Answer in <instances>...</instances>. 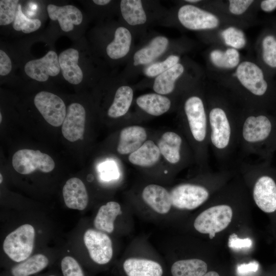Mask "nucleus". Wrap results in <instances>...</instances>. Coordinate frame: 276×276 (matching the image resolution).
<instances>
[{
    "mask_svg": "<svg viewBox=\"0 0 276 276\" xmlns=\"http://www.w3.org/2000/svg\"><path fill=\"white\" fill-rule=\"evenodd\" d=\"M213 63L216 66L226 68L236 66L239 63L240 56L238 52L234 48H229L225 52L216 50L210 55Z\"/></svg>",
    "mask_w": 276,
    "mask_h": 276,
    "instance_id": "nucleus-32",
    "label": "nucleus"
},
{
    "mask_svg": "<svg viewBox=\"0 0 276 276\" xmlns=\"http://www.w3.org/2000/svg\"><path fill=\"white\" fill-rule=\"evenodd\" d=\"M252 0H229V10L236 15L243 13L252 4Z\"/></svg>",
    "mask_w": 276,
    "mask_h": 276,
    "instance_id": "nucleus-40",
    "label": "nucleus"
},
{
    "mask_svg": "<svg viewBox=\"0 0 276 276\" xmlns=\"http://www.w3.org/2000/svg\"><path fill=\"white\" fill-rule=\"evenodd\" d=\"M186 1L189 3H197L199 2V1H198V0H187Z\"/></svg>",
    "mask_w": 276,
    "mask_h": 276,
    "instance_id": "nucleus-47",
    "label": "nucleus"
},
{
    "mask_svg": "<svg viewBox=\"0 0 276 276\" xmlns=\"http://www.w3.org/2000/svg\"><path fill=\"white\" fill-rule=\"evenodd\" d=\"M126 276H163L162 266L154 260L139 258L126 259L122 265Z\"/></svg>",
    "mask_w": 276,
    "mask_h": 276,
    "instance_id": "nucleus-18",
    "label": "nucleus"
},
{
    "mask_svg": "<svg viewBox=\"0 0 276 276\" xmlns=\"http://www.w3.org/2000/svg\"><path fill=\"white\" fill-rule=\"evenodd\" d=\"M170 193L172 205L179 210H192L204 203L210 197L205 187L194 183L178 185Z\"/></svg>",
    "mask_w": 276,
    "mask_h": 276,
    "instance_id": "nucleus-8",
    "label": "nucleus"
},
{
    "mask_svg": "<svg viewBox=\"0 0 276 276\" xmlns=\"http://www.w3.org/2000/svg\"><path fill=\"white\" fill-rule=\"evenodd\" d=\"M25 73L30 78L39 82L48 80L60 71L58 56L54 51H49L42 57L27 62L24 67Z\"/></svg>",
    "mask_w": 276,
    "mask_h": 276,
    "instance_id": "nucleus-13",
    "label": "nucleus"
},
{
    "mask_svg": "<svg viewBox=\"0 0 276 276\" xmlns=\"http://www.w3.org/2000/svg\"><path fill=\"white\" fill-rule=\"evenodd\" d=\"M146 139L147 133L143 127H126L120 132L117 151L122 155L131 154L137 150L146 142Z\"/></svg>",
    "mask_w": 276,
    "mask_h": 276,
    "instance_id": "nucleus-20",
    "label": "nucleus"
},
{
    "mask_svg": "<svg viewBox=\"0 0 276 276\" xmlns=\"http://www.w3.org/2000/svg\"><path fill=\"white\" fill-rule=\"evenodd\" d=\"M61 268L63 276H84L81 266L72 257L66 256L62 259Z\"/></svg>",
    "mask_w": 276,
    "mask_h": 276,
    "instance_id": "nucleus-38",
    "label": "nucleus"
},
{
    "mask_svg": "<svg viewBox=\"0 0 276 276\" xmlns=\"http://www.w3.org/2000/svg\"><path fill=\"white\" fill-rule=\"evenodd\" d=\"M3 181V176L2 174H0V183H1Z\"/></svg>",
    "mask_w": 276,
    "mask_h": 276,
    "instance_id": "nucleus-48",
    "label": "nucleus"
},
{
    "mask_svg": "<svg viewBox=\"0 0 276 276\" xmlns=\"http://www.w3.org/2000/svg\"><path fill=\"white\" fill-rule=\"evenodd\" d=\"M242 164L256 176L252 193L256 205L265 213L275 211L276 180L273 176L275 171L270 161L261 160Z\"/></svg>",
    "mask_w": 276,
    "mask_h": 276,
    "instance_id": "nucleus-3",
    "label": "nucleus"
},
{
    "mask_svg": "<svg viewBox=\"0 0 276 276\" xmlns=\"http://www.w3.org/2000/svg\"><path fill=\"white\" fill-rule=\"evenodd\" d=\"M121 214L120 204L109 201L99 208L94 221V226L98 230L111 233L114 230L115 219Z\"/></svg>",
    "mask_w": 276,
    "mask_h": 276,
    "instance_id": "nucleus-25",
    "label": "nucleus"
},
{
    "mask_svg": "<svg viewBox=\"0 0 276 276\" xmlns=\"http://www.w3.org/2000/svg\"><path fill=\"white\" fill-rule=\"evenodd\" d=\"M179 60V57L178 56L174 55H170L162 61L149 64L144 70V73L147 77H156L162 73L178 63Z\"/></svg>",
    "mask_w": 276,
    "mask_h": 276,
    "instance_id": "nucleus-35",
    "label": "nucleus"
},
{
    "mask_svg": "<svg viewBox=\"0 0 276 276\" xmlns=\"http://www.w3.org/2000/svg\"><path fill=\"white\" fill-rule=\"evenodd\" d=\"M120 9L124 20L131 26L140 25L147 21V16L140 0H122Z\"/></svg>",
    "mask_w": 276,
    "mask_h": 276,
    "instance_id": "nucleus-30",
    "label": "nucleus"
},
{
    "mask_svg": "<svg viewBox=\"0 0 276 276\" xmlns=\"http://www.w3.org/2000/svg\"><path fill=\"white\" fill-rule=\"evenodd\" d=\"M48 263L49 260L46 256L36 254L14 266L11 272L13 276H29L42 270Z\"/></svg>",
    "mask_w": 276,
    "mask_h": 276,
    "instance_id": "nucleus-31",
    "label": "nucleus"
},
{
    "mask_svg": "<svg viewBox=\"0 0 276 276\" xmlns=\"http://www.w3.org/2000/svg\"><path fill=\"white\" fill-rule=\"evenodd\" d=\"M132 41L129 30L125 27H119L115 31L114 38L106 47V53L112 59L125 57L129 52Z\"/></svg>",
    "mask_w": 276,
    "mask_h": 276,
    "instance_id": "nucleus-24",
    "label": "nucleus"
},
{
    "mask_svg": "<svg viewBox=\"0 0 276 276\" xmlns=\"http://www.w3.org/2000/svg\"><path fill=\"white\" fill-rule=\"evenodd\" d=\"M184 110L192 138L200 145L204 155L208 158L210 145L209 126L203 101L196 96L188 98L184 104Z\"/></svg>",
    "mask_w": 276,
    "mask_h": 276,
    "instance_id": "nucleus-4",
    "label": "nucleus"
},
{
    "mask_svg": "<svg viewBox=\"0 0 276 276\" xmlns=\"http://www.w3.org/2000/svg\"><path fill=\"white\" fill-rule=\"evenodd\" d=\"M184 67L177 63L172 67L157 76L154 81L153 88L157 94L162 95L171 93L175 88L176 80L182 74Z\"/></svg>",
    "mask_w": 276,
    "mask_h": 276,
    "instance_id": "nucleus-29",
    "label": "nucleus"
},
{
    "mask_svg": "<svg viewBox=\"0 0 276 276\" xmlns=\"http://www.w3.org/2000/svg\"><path fill=\"white\" fill-rule=\"evenodd\" d=\"M238 148L245 155L270 161L276 151V118L261 112L239 119Z\"/></svg>",
    "mask_w": 276,
    "mask_h": 276,
    "instance_id": "nucleus-1",
    "label": "nucleus"
},
{
    "mask_svg": "<svg viewBox=\"0 0 276 276\" xmlns=\"http://www.w3.org/2000/svg\"><path fill=\"white\" fill-rule=\"evenodd\" d=\"M261 9L266 12H270L276 9V0H264L260 4Z\"/></svg>",
    "mask_w": 276,
    "mask_h": 276,
    "instance_id": "nucleus-44",
    "label": "nucleus"
},
{
    "mask_svg": "<svg viewBox=\"0 0 276 276\" xmlns=\"http://www.w3.org/2000/svg\"><path fill=\"white\" fill-rule=\"evenodd\" d=\"M160 155L158 146L152 141L148 140L137 150L130 154L128 160L135 165L151 167L159 160Z\"/></svg>",
    "mask_w": 276,
    "mask_h": 276,
    "instance_id": "nucleus-26",
    "label": "nucleus"
},
{
    "mask_svg": "<svg viewBox=\"0 0 276 276\" xmlns=\"http://www.w3.org/2000/svg\"><path fill=\"white\" fill-rule=\"evenodd\" d=\"M203 276H220V275L217 272L214 270H211V271H208Z\"/></svg>",
    "mask_w": 276,
    "mask_h": 276,
    "instance_id": "nucleus-46",
    "label": "nucleus"
},
{
    "mask_svg": "<svg viewBox=\"0 0 276 276\" xmlns=\"http://www.w3.org/2000/svg\"><path fill=\"white\" fill-rule=\"evenodd\" d=\"M178 18L185 28L192 30L214 29L219 22L214 14L191 5L179 8Z\"/></svg>",
    "mask_w": 276,
    "mask_h": 276,
    "instance_id": "nucleus-12",
    "label": "nucleus"
},
{
    "mask_svg": "<svg viewBox=\"0 0 276 276\" xmlns=\"http://www.w3.org/2000/svg\"><path fill=\"white\" fill-rule=\"evenodd\" d=\"M85 117V110L81 104L73 103L68 106L62 124V133L66 140L74 142L83 139Z\"/></svg>",
    "mask_w": 276,
    "mask_h": 276,
    "instance_id": "nucleus-14",
    "label": "nucleus"
},
{
    "mask_svg": "<svg viewBox=\"0 0 276 276\" xmlns=\"http://www.w3.org/2000/svg\"><path fill=\"white\" fill-rule=\"evenodd\" d=\"M101 177L105 180H109L118 177L117 168L113 163L107 162L100 167Z\"/></svg>",
    "mask_w": 276,
    "mask_h": 276,
    "instance_id": "nucleus-41",
    "label": "nucleus"
},
{
    "mask_svg": "<svg viewBox=\"0 0 276 276\" xmlns=\"http://www.w3.org/2000/svg\"><path fill=\"white\" fill-rule=\"evenodd\" d=\"M208 269L205 261L192 258L174 262L171 266L170 273L171 276H203Z\"/></svg>",
    "mask_w": 276,
    "mask_h": 276,
    "instance_id": "nucleus-27",
    "label": "nucleus"
},
{
    "mask_svg": "<svg viewBox=\"0 0 276 276\" xmlns=\"http://www.w3.org/2000/svg\"><path fill=\"white\" fill-rule=\"evenodd\" d=\"M14 170L21 174H29L38 170L42 172L52 171L55 165L52 158L39 150L24 149L16 151L12 157Z\"/></svg>",
    "mask_w": 276,
    "mask_h": 276,
    "instance_id": "nucleus-7",
    "label": "nucleus"
},
{
    "mask_svg": "<svg viewBox=\"0 0 276 276\" xmlns=\"http://www.w3.org/2000/svg\"><path fill=\"white\" fill-rule=\"evenodd\" d=\"M79 58V52L74 48H69L62 51L58 56L63 77L72 84H78L83 80V74L78 65Z\"/></svg>",
    "mask_w": 276,
    "mask_h": 276,
    "instance_id": "nucleus-19",
    "label": "nucleus"
},
{
    "mask_svg": "<svg viewBox=\"0 0 276 276\" xmlns=\"http://www.w3.org/2000/svg\"><path fill=\"white\" fill-rule=\"evenodd\" d=\"M83 240L91 259L99 265H105L111 260L113 249L109 236L101 231L87 229Z\"/></svg>",
    "mask_w": 276,
    "mask_h": 276,
    "instance_id": "nucleus-11",
    "label": "nucleus"
},
{
    "mask_svg": "<svg viewBox=\"0 0 276 276\" xmlns=\"http://www.w3.org/2000/svg\"><path fill=\"white\" fill-rule=\"evenodd\" d=\"M12 69V63L10 57L3 50H0V75H8Z\"/></svg>",
    "mask_w": 276,
    "mask_h": 276,
    "instance_id": "nucleus-42",
    "label": "nucleus"
},
{
    "mask_svg": "<svg viewBox=\"0 0 276 276\" xmlns=\"http://www.w3.org/2000/svg\"><path fill=\"white\" fill-rule=\"evenodd\" d=\"M252 244L249 238H240L235 233L232 234L228 238V246L234 249L249 248Z\"/></svg>",
    "mask_w": 276,
    "mask_h": 276,
    "instance_id": "nucleus-39",
    "label": "nucleus"
},
{
    "mask_svg": "<svg viewBox=\"0 0 276 276\" xmlns=\"http://www.w3.org/2000/svg\"><path fill=\"white\" fill-rule=\"evenodd\" d=\"M236 76L243 87L254 96L266 97L270 93V85L263 71L254 63H241L237 68Z\"/></svg>",
    "mask_w": 276,
    "mask_h": 276,
    "instance_id": "nucleus-9",
    "label": "nucleus"
},
{
    "mask_svg": "<svg viewBox=\"0 0 276 276\" xmlns=\"http://www.w3.org/2000/svg\"><path fill=\"white\" fill-rule=\"evenodd\" d=\"M49 276H55V275H49Z\"/></svg>",
    "mask_w": 276,
    "mask_h": 276,
    "instance_id": "nucleus-50",
    "label": "nucleus"
},
{
    "mask_svg": "<svg viewBox=\"0 0 276 276\" xmlns=\"http://www.w3.org/2000/svg\"><path fill=\"white\" fill-rule=\"evenodd\" d=\"M19 1L18 0L0 1V25L6 26L14 21Z\"/></svg>",
    "mask_w": 276,
    "mask_h": 276,
    "instance_id": "nucleus-36",
    "label": "nucleus"
},
{
    "mask_svg": "<svg viewBox=\"0 0 276 276\" xmlns=\"http://www.w3.org/2000/svg\"><path fill=\"white\" fill-rule=\"evenodd\" d=\"M221 36L226 44L233 48L241 49L246 43L243 32L235 27H229L221 33Z\"/></svg>",
    "mask_w": 276,
    "mask_h": 276,
    "instance_id": "nucleus-37",
    "label": "nucleus"
},
{
    "mask_svg": "<svg viewBox=\"0 0 276 276\" xmlns=\"http://www.w3.org/2000/svg\"><path fill=\"white\" fill-rule=\"evenodd\" d=\"M62 193L64 202L68 208L83 210L87 206L88 194L84 183L79 178L69 179L63 186Z\"/></svg>",
    "mask_w": 276,
    "mask_h": 276,
    "instance_id": "nucleus-16",
    "label": "nucleus"
},
{
    "mask_svg": "<svg viewBox=\"0 0 276 276\" xmlns=\"http://www.w3.org/2000/svg\"><path fill=\"white\" fill-rule=\"evenodd\" d=\"M37 110L51 125L59 127L63 123L66 113L63 101L53 93L42 91L37 93L34 99Z\"/></svg>",
    "mask_w": 276,
    "mask_h": 276,
    "instance_id": "nucleus-10",
    "label": "nucleus"
},
{
    "mask_svg": "<svg viewBox=\"0 0 276 276\" xmlns=\"http://www.w3.org/2000/svg\"><path fill=\"white\" fill-rule=\"evenodd\" d=\"M41 25V22L39 19L28 18L22 12L20 4H18L13 24L14 30L28 34L37 30Z\"/></svg>",
    "mask_w": 276,
    "mask_h": 276,
    "instance_id": "nucleus-34",
    "label": "nucleus"
},
{
    "mask_svg": "<svg viewBox=\"0 0 276 276\" xmlns=\"http://www.w3.org/2000/svg\"><path fill=\"white\" fill-rule=\"evenodd\" d=\"M182 139L177 133L168 131L163 134L159 140L158 147L160 154L172 164L178 163L181 159Z\"/></svg>",
    "mask_w": 276,
    "mask_h": 276,
    "instance_id": "nucleus-22",
    "label": "nucleus"
},
{
    "mask_svg": "<svg viewBox=\"0 0 276 276\" xmlns=\"http://www.w3.org/2000/svg\"><path fill=\"white\" fill-rule=\"evenodd\" d=\"M47 12L50 19L57 20L61 30L65 32L73 30L74 25H79L83 20L81 11L71 5L58 6L49 4Z\"/></svg>",
    "mask_w": 276,
    "mask_h": 276,
    "instance_id": "nucleus-15",
    "label": "nucleus"
},
{
    "mask_svg": "<svg viewBox=\"0 0 276 276\" xmlns=\"http://www.w3.org/2000/svg\"><path fill=\"white\" fill-rule=\"evenodd\" d=\"M169 44L168 38L163 36L153 38L149 43L137 51L133 56L135 66L152 63L164 53Z\"/></svg>",
    "mask_w": 276,
    "mask_h": 276,
    "instance_id": "nucleus-21",
    "label": "nucleus"
},
{
    "mask_svg": "<svg viewBox=\"0 0 276 276\" xmlns=\"http://www.w3.org/2000/svg\"><path fill=\"white\" fill-rule=\"evenodd\" d=\"M93 2L96 5L100 6H104L109 4L111 1L110 0H93Z\"/></svg>",
    "mask_w": 276,
    "mask_h": 276,
    "instance_id": "nucleus-45",
    "label": "nucleus"
},
{
    "mask_svg": "<svg viewBox=\"0 0 276 276\" xmlns=\"http://www.w3.org/2000/svg\"><path fill=\"white\" fill-rule=\"evenodd\" d=\"M136 102L142 110L154 116H159L167 112L171 104L168 97L157 93L141 95L136 99Z\"/></svg>",
    "mask_w": 276,
    "mask_h": 276,
    "instance_id": "nucleus-23",
    "label": "nucleus"
},
{
    "mask_svg": "<svg viewBox=\"0 0 276 276\" xmlns=\"http://www.w3.org/2000/svg\"><path fill=\"white\" fill-rule=\"evenodd\" d=\"M210 145L216 158L224 163L238 148V120L230 118L221 107L212 108L208 115Z\"/></svg>",
    "mask_w": 276,
    "mask_h": 276,
    "instance_id": "nucleus-2",
    "label": "nucleus"
},
{
    "mask_svg": "<svg viewBox=\"0 0 276 276\" xmlns=\"http://www.w3.org/2000/svg\"><path fill=\"white\" fill-rule=\"evenodd\" d=\"M262 58L264 64L276 70V36L272 33L265 35L262 41Z\"/></svg>",
    "mask_w": 276,
    "mask_h": 276,
    "instance_id": "nucleus-33",
    "label": "nucleus"
},
{
    "mask_svg": "<svg viewBox=\"0 0 276 276\" xmlns=\"http://www.w3.org/2000/svg\"><path fill=\"white\" fill-rule=\"evenodd\" d=\"M2 113H0V122L1 123L2 122Z\"/></svg>",
    "mask_w": 276,
    "mask_h": 276,
    "instance_id": "nucleus-49",
    "label": "nucleus"
},
{
    "mask_svg": "<svg viewBox=\"0 0 276 276\" xmlns=\"http://www.w3.org/2000/svg\"><path fill=\"white\" fill-rule=\"evenodd\" d=\"M34 238L33 226L29 224L22 225L6 236L3 242V249L13 261L22 262L31 254Z\"/></svg>",
    "mask_w": 276,
    "mask_h": 276,
    "instance_id": "nucleus-5",
    "label": "nucleus"
},
{
    "mask_svg": "<svg viewBox=\"0 0 276 276\" xmlns=\"http://www.w3.org/2000/svg\"><path fill=\"white\" fill-rule=\"evenodd\" d=\"M258 266V264L256 261L250 262L247 264H242L237 266V272L240 275H245L249 272L257 271Z\"/></svg>",
    "mask_w": 276,
    "mask_h": 276,
    "instance_id": "nucleus-43",
    "label": "nucleus"
},
{
    "mask_svg": "<svg viewBox=\"0 0 276 276\" xmlns=\"http://www.w3.org/2000/svg\"><path fill=\"white\" fill-rule=\"evenodd\" d=\"M233 211L227 204H219L210 207L201 212L194 222L198 232L209 234L212 239L216 233L226 228L232 221Z\"/></svg>",
    "mask_w": 276,
    "mask_h": 276,
    "instance_id": "nucleus-6",
    "label": "nucleus"
},
{
    "mask_svg": "<svg viewBox=\"0 0 276 276\" xmlns=\"http://www.w3.org/2000/svg\"><path fill=\"white\" fill-rule=\"evenodd\" d=\"M133 97V91L131 87L126 85L119 87L108 110V116L110 118H117L125 115L131 106Z\"/></svg>",
    "mask_w": 276,
    "mask_h": 276,
    "instance_id": "nucleus-28",
    "label": "nucleus"
},
{
    "mask_svg": "<svg viewBox=\"0 0 276 276\" xmlns=\"http://www.w3.org/2000/svg\"><path fill=\"white\" fill-rule=\"evenodd\" d=\"M142 198L148 206L159 214L168 213L172 206L170 193L159 185L151 184L145 187Z\"/></svg>",
    "mask_w": 276,
    "mask_h": 276,
    "instance_id": "nucleus-17",
    "label": "nucleus"
}]
</instances>
